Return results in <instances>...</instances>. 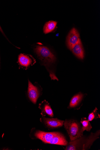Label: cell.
Returning a JSON list of instances; mask_svg holds the SVG:
<instances>
[{"mask_svg": "<svg viewBox=\"0 0 100 150\" xmlns=\"http://www.w3.org/2000/svg\"><path fill=\"white\" fill-rule=\"evenodd\" d=\"M34 50L39 59L46 65L52 64L55 61V57L48 47L38 46Z\"/></svg>", "mask_w": 100, "mask_h": 150, "instance_id": "277c9868", "label": "cell"}, {"mask_svg": "<svg viewBox=\"0 0 100 150\" xmlns=\"http://www.w3.org/2000/svg\"><path fill=\"white\" fill-rule=\"evenodd\" d=\"M40 121L47 127L50 129L58 128L64 125V120L57 118H48L43 117L40 119Z\"/></svg>", "mask_w": 100, "mask_h": 150, "instance_id": "5b68a950", "label": "cell"}, {"mask_svg": "<svg viewBox=\"0 0 100 150\" xmlns=\"http://www.w3.org/2000/svg\"><path fill=\"white\" fill-rule=\"evenodd\" d=\"M71 50L77 57L81 59H83L84 56V51L80 39L73 47Z\"/></svg>", "mask_w": 100, "mask_h": 150, "instance_id": "30bf717a", "label": "cell"}, {"mask_svg": "<svg viewBox=\"0 0 100 150\" xmlns=\"http://www.w3.org/2000/svg\"><path fill=\"white\" fill-rule=\"evenodd\" d=\"M57 24V22L53 21H50L45 23L44 27V32L48 34L52 32L55 29Z\"/></svg>", "mask_w": 100, "mask_h": 150, "instance_id": "7c38bea8", "label": "cell"}, {"mask_svg": "<svg viewBox=\"0 0 100 150\" xmlns=\"http://www.w3.org/2000/svg\"><path fill=\"white\" fill-rule=\"evenodd\" d=\"M33 133L35 138L46 144L66 146L68 143L64 135L60 132H47L36 130Z\"/></svg>", "mask_w": 100, "mask_h": 150, "instance_id": "7a4b0ae2", "label": "cell"}, {"mask_svg": "<svg viewBox=\"0 0 100 150\" xmlns=\"http://www.w3.org/2000/svg\"><path fill=\"white\" fill-rule=\"evenodd\" d=\"M39 108L41 111V114L43 116L48 115L50 117H54L53 111L50 104L46 100L43 101L39 104Z\"/></svg>", "mask_w": 100, "mask_h": 150, "instance_id": "9c48e42d", "label": "cell"}, {"mask_svg": "<svg viewBox=\"0 0 100 150\" xmlns=\"http://www.w3.org/2000/svg\"><path fill=\"white\" fill-rule=\"evenodd\" d=\"M64 125L71 141L76 140L83 135L81 124L77 120L66 119Z\"/></svg>", "mask_w": 100, "mask_h": 150, "instance_id": "3957f363", "label": "cell"}, {"mask_svg": "<svg viewBox=\"0 0 100 150\" xmlns=\"http://www.w3.org/2000/svg\"><path fill=\"white\" fill-rule=\"evenodd\" d=\"M18 60L21 66L26 68L31 65L33 62L32 59L29 56L23 54H20Z\"/></svg>", "mask_w": 100, "mask_h": 150, "instance_id": "8fae6325", "label": "cell"}, {"mask_svg": "<svg viewBox=\"0 0 100 150\" xmlns=\"http://www.w3.org/2000/svg\"><path fill=\"white\" fill-rule=\"evenodd\" d=\"M0 31H1L4 34L3 30L2 29L1 26H0Z\"/></svg>", "mask_w": 100, "mask_h": 150, "instance_id": "9a60e30c", "label": "cell"}, {"mask_svg": "<svg viewBox=\"0 0 100 150\" xmlns=\"http://www.w3.org/2000/svg\"><path fill=\"white\" fill-rule=\"evenodd\" d=\"M80 122L82 125V129L83 132L85 131L89 132L90 131L92 127L88 118L86 117L82 118Z\"/></svg>", "mask_w": 100, "mask_h": 150, "instance_id": "4fadbf2b", "label": "cell"}, {"mask_svg": "<svg viewBox=\"0 0 100 150\" xmlns=\"http://www.w3.org/2000/svg\"><path fill=\"white\" fill-rule=\"evenodd\" d=\"M28 95L30 100L34 104L36 103L40 95L39 88L33 85L29 80L28 81Z\"/></svg>", "mask_w": 100, "mask_h": 150, "instance_id": "8992f818", "label": "cell"}, {"mask_svg": "<svg viewBox=\"0 0 100 150\" xmlns=\"http://www.w3.org/2000/svg\"><path fill=\"white\" fill-rule=\"evenodd\" d=\"M84 97V94L79 92L71 98L68 108L74 109V110L79 109V105Z\"/></svg>", "mask_w": 100, "mask_h": 150, "instance_id": "ba28073f", "label": "cell"}, {"mask_svg": "<svg viewBox=\"0 0 100 150\" xmlns=\"http://www.w3.org/2000/svg\"><path fill=\"white\" fill-rule=\"evenodd\" d=\"M80 39L78 31L75 28H73L70 31L67 38V45L68 48L71 50Z\"/></svg>", "mask_w": 100, "mask_h": 150, "instance_id": "52a82bcc", "label": "cell"}, {"mask_svg": "<svg viewBox=\"0 0 100 150\" xmlns=\"http://www.w3.org/2000/svg\"><path fill=\"white\" fill-rule=\"evenodd\" d=\"M100 130L91 132L89 135H83L73 141H70L65 150H85L90 149L94 142L99 138Z\"/></svg>", "mask_w": 100, "mask_h": 150, "instance_id": "6da1fadb", "label": "cell"}, {"mask_svg": "<svg viewBox=\"0 0 100 150\" xmlns=\"http://www.w3.org/2000/svg\"><path fill=\"white\" fill-rule=\"evenodd\" d=\"M97 108L96 107L92 112L89 114L88 119L90 121L98 118H100V115L97 113Z\"/></svg>", "mask_w": 100, "mask_h": 150, "instance_id": "5bb4252c", "label": "cell"}]
</instances>
